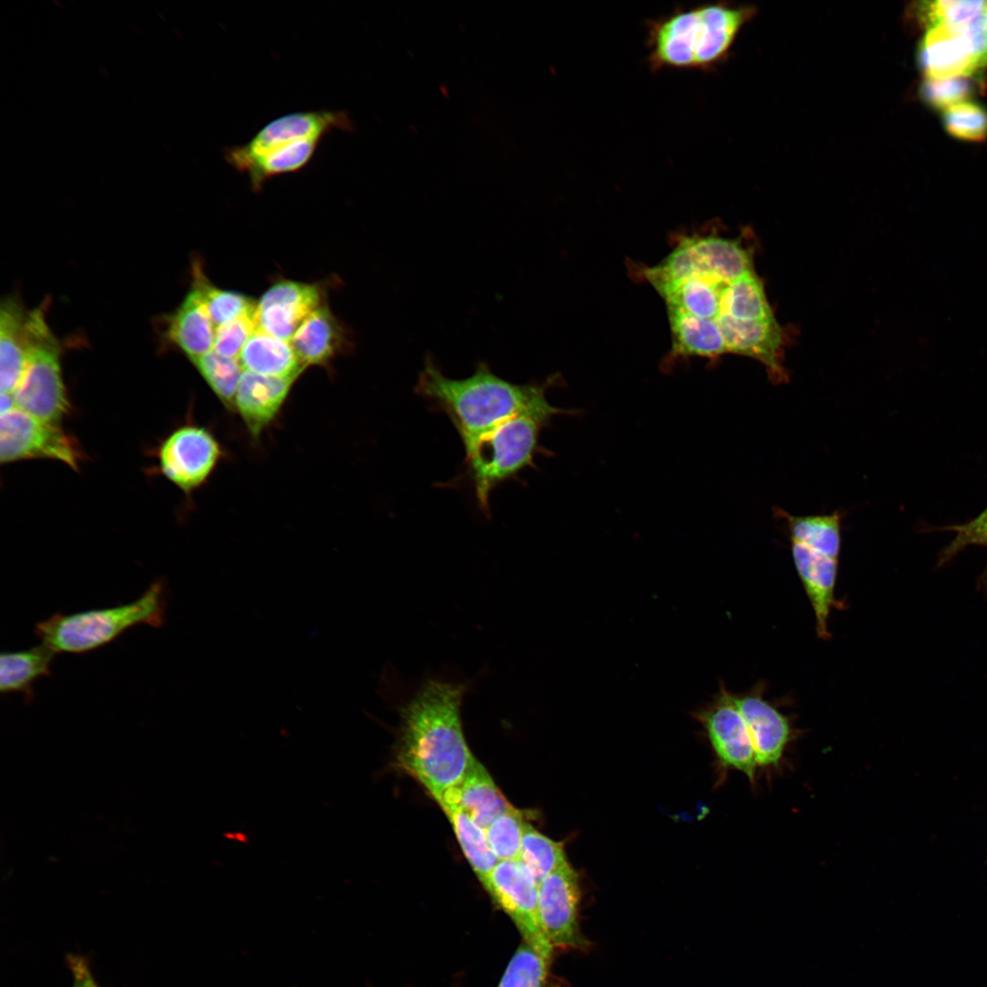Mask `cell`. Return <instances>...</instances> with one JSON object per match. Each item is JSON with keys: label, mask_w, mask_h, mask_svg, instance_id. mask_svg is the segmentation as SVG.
<instances>
[{"label": "cell", "mask_w": 987, "mask_h": 987, "mask_svg": "<svg viewBox=\"0 0 987 987\" xmlns=\"http://www.w3.org/2000/svg\"><path fill=\"white\" fill-rule=\"evenodd\" d=\"M467 685L425 681L400 708L394 766L438 800L459 786L472 759L461 709Z\"/></svg>", "instance_id": "1"}, {"label": "cell", "mask_w": 987, "mask_h": 987, "mask_svg": "<svg viewBox=\"0 0 987 987\" xmlns=\"http://www.w3.org/2000/svg\"><path fill=\"white\" fill-rule=\"evenodd\" d=\"M547 387L512 383L484 362H479L469 377L451 378L427 357L415 389L447 415L465 444L515 416L550 405Z\"/></svg>", "instance_id": "2"}, {"label": "cell", "mask_w": 987, "mask_h": 987, "mask_svg": "<svg viewBox=\"0 0 987 987\" xmlns=\"http://www.w3.org/2000/svg\"><path fill=\"white\" fill-rule=\"evenodd\" d=\"M752 5L715 2L678 6L645 21L646 63L663 69L710 71L722 64L742 27L753 17Z\"/></svg>", "instance_id": "3"}, {"label": "cell", "mask_w": 987, "mask_h": 987, "mask_svg": "<svg viewBox=\"0 0 987 987\" xmlns=\"http://www.w3.org/2000/svg\"><path fill=\"white\" fill-rule=\"evenodd\" d=\"M568 410L551 404L515 416L463 444L468 474L481 510L488 515L494 489L533 466L542 429Z\"/></svg>", "instance_id": "4"}, {"label": "cell", "mask_w": 987, "mask_h": 987, "mask_svg": "<svg viewBox=\"0 0 987 987\" xmlns=\"http://www.w3.org/2000/svg\"><path fill=\"white\" fill-rule=\"evenodd\" d=\"M165 607L164 586L157 580L126 604L71 614L55 613L37 622L35 633L56 653H88L110 643L134 626H162Z\"/></svg>", "instance_id": "5"}, {"label": "cell", "mask_w": 987, "mask_h": 987, "mask_svg": "<svg viewBox=\"0 0 987 987\" xmlns=\"http://www.w3.org/2000/svg\"><path fill=\"white\" fill-rule=\"evenodd\" d=\"M29 356L23 377L11 395L16 407L58 424L69 410L62 377L59 344L43 312H28Z\"/></svg>", "instance_id": "6"}, {"label": "cell", "mask_w": 987, "mask_h": 987, "mask_svg": "<svg viewBox=\"0 0 987 987\" xmlns=\"http://www.w3.org/2000/svg\"><path fill=\"white\" fill-rule=\"evenodd\" d=\"M45 459L77 470L82 452L77 441L59 424L35 417L17 407L1 414L0 461Z\"/></svg>", "instance_id": "7"}, {"label": "cell", "mask_w": 987, "mask_h": 987, "mask_svg": "<svg viewBox=\"0 0 987 987\" xmlns=\"http://www.w3.org/2000/svg\"><path fill=\"white\" fill-rule=\"evenodd\" d=\"M483 887L512 918L525 942L550 960L553 947L542 928L538 882L530 869L519 859L499 861Z\"/></svg>", "instance_id": "8"}, {"label": "cell", "mask_w": 987, "mask_h": 987, "mask_svg": "<svg viewBox=\"0 0 987 987\" xmlns=\"http://www.w3.org/2000/svg\"><path fill=\"white\" fill-rule=\"evenodd\" d=\"M222 455L213 433L190 423L171 431L156 452L161 474L187 494L207 481Z\"/></svg>", "instance_id": "9"}, {"label": "cell", "mask_w": 987, "mask_h": 987, "mask_svg": "<svg viewBox=\"0 0 987 987\" xmlns=\"http://www.w3.org/2000/svg\"><path fill=\"white\" fill-rule=\"evenodd\" d=\"M695 716L704 727L721 767L740 771L755 783L759 769L755 750L734 694L722 685L714 700Z\"/></svg>", "instance_id": "10"}, {"label": "cell", "mask_w": 987, "mask_h": 987, "mask_svg": "<svg viewBox=\"0 0 987 987\" xmlns=\"http://www.w3.org/2000/svg\"><path fill=\"white\" fill-rule=\"evenodd\" d=\"M352 122L344 111H302L281 115L260 129L246 143L224 149L228 164L237 169L243 163L269 151L310 137L324 138L333 130L350 131Z\"/></svg>", "instance_id": "11"}, {"label": "cell", "mask_w": 987, "mask_h": 987, "mask_svg": "<svg viewBox=\"0 0 987 987\" xmlns=\"http://www.w3.org/2000/svg\"><path fill=\"white\" fill-rule=\"evenodd\" d=\"M579 876L568 862L538 883L539 916L552 947L585 949L588 941L578 925Z\"/></svg>", "instance_id": "12"}, {"label": "cell", "mask_w": 987, "mask_h": 987, "mask_svg": "<svg viewBox=\"0 0 987 987\" xmlns=\"http://www.w3.org/2000/svg\"><path fill=\"white\" fill-rule=\"evenodd\" d=\"M324 297L321 284L280 279L257 302L258 330L291 341L303 321L326 302Z\"/></svg>", "instance_id": "13"}, {"label": "cell", "mask_w": 987, "mask_h": 987, "mask_svg": "<svg viewBox=\"0 0 987 987\" xmlns=\"http://www.w3.org/2000/svg\"><path fill=\"white\" fill-rule=\"evenodd\" d=\"M670 260L681 278L708 274L730 282L753 272L751 256L738 241L719 237L686 238L672 251Z\"/></svg>", "instance_id": "14"}, {"label": "cell", "mask_w": 987, "mask_h": 987, "mask_svg": "<svg viewBox=\"0 0 987 987\" xmlns=\"http://www.w3.org/2000/svg\"><path fill=\"white\" fill-rule=\"evenodd\" d=\"M734 699L748 729L758 768L777 767L793 735L789 717L765 698L761 684L734 694Z\"/></svg>", "instance_id": "15"}, {"label": "cell", "mask_w": 987, "mask_h": 987, "mask_svg": "<svg viewBox=\"0 0 987 987\" xmlns=\"http://www.w3.org/2000/svg\"><path fill=\"white\" fill-rule=\"evenodd\" d=\"M918 58L927 80L970 77L981 68L960 27L940 25L928 29Z\"/></svg>", "instance_id": "16"}, {"label": "cell", "mask_w": 987, "mask_h": 987, "mask_svg": "<svg viewBox=\"0 0 987 987\" xmlns=\"http://www.w3.org/2000/svg\"><path fill=\"white\" fill-rule=\"evenodd\" d=\"M716 322L725 339L727 352L753 357L767 367L775 380H783L785 373L780 362L782 330L775 318L741 321L719 316Z\"/></svg>", "instance_id": "17"}, {"label": "cell", "mask_w": 987, "mask_h": 987, "mask_svg": "<svg viewBox=\"0 0 987 987\" xmlns=\"http://www.w3.org/2000/svg\"><path fill=\"white\" fill-rule=\"evenodd\" d=\"M297 379L243 371L235 396V409L253 437H258L275 419Z\"/></svg>", "instance_id": "18"}, {"label": "cell", "mask_w": 987, "mask_h": 987, "mask_svg": "<svg viewBox=\"0 0 987 987\" xmlns=\"http://www.w3.org/2000/svg\"><path fill=\"white\" fill-rule=\"evenodd\" d=\"M291 344L304 367L328 366L331 361L350 346L343 324L324 303L301 324Z\"/></svg>", "instance_id": "19"}, {"label": "cell", "mask_w": 987, "mask_h": 987, "mask_svg": "<svg viewBox=\"0 0 987 987\" xmlns=\"http://www.w3.org/2000/svg\"><path fill=\"white\" fill-rule=\"evenodd\" d=\"M28 313L8 297L0 307V387L12 395L19 385L29 356Z\"/></svg>", "instance_id": "20"}, {"label": "cell", "mask_w": 987, "mask_h": 987, "mask_svg": "<svg viewBox=\"0 0 987 987\" xmlns=\"http://www.w3.org/2000/svg\"><path fill=\"white\" fill-rule=\"evenodd\" d=\"M216 329L201 296L191 287L180 305L167 317L165 335L194 362L213 350Z\"/></svg>", "instance_id": "21"}, {"label": "cell", "mask_w": 987, "mask_h": 987, "mask_svg": "<svg viewBox=\"0 0 987 987\" xmlns=\"http://www.w3.org/2000/svg\"><path fill=\"white\" fill-rule=\"evenodd\" d=\"M435 801L447 816L465 858L484 886L499 862L489 846L485 830L460 805L457 786L446 791Z\"/></svg>", "instance_id": "22"}, {"label": "cell", "mask_w": 987, "mask_h": 987, "mask_svg": "<svg viewBox=\"0 0 987 987\" xmlns=\"http://www.w3.org/2000/svg\"><path fill=\"white\" fill-rule=\"evenodd\" d=\"M238 360L244 371L268 377H299L306 368L299 360L291 341L260 330L249 337Z\"/></svg>", "instance_id": "23"}, {"label": "cell", "mask_w": 987, "mask_h": 987, "mask_svg": "<svg viewBox=\"0 0 987 987\" xmlns=\"http://www.w3.org/2000/svg\"><path fill=\"white\" fill-rule=\"evenodd\" d=\"M457 791L462 808L484 830L513 806L475 758L457 786Z\"/></svg>", "instance_id": "24"}, {"label": "cell", "mask_w": 987, "mask_h": 987, "mask_svg": "<svg viewBox=\"0 0 987 987\" xmlns=\"http://www.w3.org/2000/svg\"><path fill=\"white\" fill-rule=\"evenodd\" d=\"M56 653L46 645L18 652L2 653L0 656V690L3 694L22 693L27 700L33 696V684L50 675Z\"/></svg>", "instance_id": "25"}, {"label": "cell", "mask_w": 987, "mask_h": 987, "mask_svg": "<svg viewBox=\"0 0 987 987\" xmlns=\"http://www.w3.org/2000/svg\"><path fill=\"white\" fill-rule=\"evenodd\" d=\"M674 351L685 356H716L727 352L716 321L683 314H668Z\"/></svg>", "instance_id": "26"}, {"label": "cell", "mask_w": 987, "mask_h": 987, "mask_svg": "<svg viewBox=\"0 0 987 987\" xmlns=\"http://www.w3.org/2000/svg\"><path fill=\"white\" fill-rule=\"evenodd\" d=\"M786 521L791 541H797L839 558L842 545V514L792 515L780 510Z\"/></svg>", "instance_id": "27"}, {"label": "cell", "mask_w": 987, "mask_h": 987, "mask_svg": "<svg viewBox=\"0 0 987 987\" xmlns=\"http://www.w3.org/2000/svg\"><path fill=\"white\" fill-rule=\"evenodd\" d=\"M719 316H728L741 321H765L775 318L766 298L763 285L754 272L725 285L721 293Z\"/></svg>", "instance_id": "28"}, {"label": "cell", "mask_w": 987, "mask_h": 987, "mask_svg": "<svg viewBox=\"0 0 987 987\" xmlns=\"http://www.w3.org/2000/svg\"><path fill=\"white\" fill-rule=\"evenodd\" d=\"M192 271L191 287L201 296L216 328L257 306V302L245 294L222 290L212 284L198 262L193 264Z\"/></svg>", "instance_id": "29"}, {"label": "cell", "mask_w": 987, "mask_h": 987, "mask_svg": "<svg viewBox=\"0 0 987 987\" xmlns=\"http://www.w3.org/2000/svg\"><path fill=\"white\" fill-rule=\"evenodd\" d=\"M519 860L530 869L538 883L568 862L564 844L547 837L527 822L524 828Z\"/></svg>", "instance_id": "30"}, {"label": "cell", "mask_w": 987, "mask_h": 987, "mask_svg": "<svg viewBox=\"0 0 987 987\" xmlns=\"http://www.w3.org/2000/svg\"><path fill=\"white\" fill-rule=\"evenodd\" d=\"M192 363L221 403L228 409H235V396L243 373L239 360L211 350Z\"/></svg>", "instance_id": "31"}, {"label": "cell", "mask_w": 987, "mask_h": 987, "mask_svg": "<svg viewBox=\"0 0 987 987\" xmlns=\"http://www.w3.org/2000/svg\"><path fill=\"white\" fill-rule=\"evenodd\" d=\"M987 1L936 0L918 3L913 9L928 29L940 26L961 27L982 17Z\"/></svg>", "instance_id": "32"}, {"label": "cell", "mask_w": 987, "mask_h": 987, "mask_svg": "<svg viewBox=\"0 0 987 987\" xmlns=\"http://www.w3.org/2000/svg\"><path fill=\"white\" fill-rule=\"evenodd\" d=\"M549 961L524 942L510 960L498 987H546Z\"/></svg>", "instance_id": "33"}, {"label": "cell", "mask_w": 987, "mask_h": 987, "mask_svg": "<svg viewBox=\"0 0 987 987\" xmlns=\"http://www.w3.org/2000/svg\"><path fill=\"white\" fill-rule=\"evenodd\" d=\"M525 822L522 812L512 806L485 829L489 846L498 861L519 859Z\"/></svg>", "instance_id": "34"}, {"label": "cell", "mask_w": 987, "mask_h": 987, "mask_svg": "<svg viewBox=\"0 0 987 987\" xmlns=\"http://www.w3.org/2000/svg\"><path fill=\"white\" fill-rule=\"evenodd\" d=\"M943 124L955 138L981 142L987 137V111L979 104L963 101L944 110Z\"/></svg>", "instance_id": "35"}, {"label": "cell", "mask_w": 987, "mask_h": 987, "mask_svg": "<svg viewBox=\"0 0 987 987\" xmlns=\"http://www.w3.org/2000/svg\"><path fill=\"white\" fill-rule=\"evenodd\" d=\"M258 330L257 306L217 327L213 350L238 359L249 337Z\"/></svg>", "instance_id": "36"}, {"label": "cell", "mask_w": 987, "mask_h": 987, "mask_svg": "<svg viewBox=\"0 0 987 987\" xmlns=\"http://www.w3.org/2000/svg\"><path fill=\"white\" fill-rule=\"evenodd\" d=\"M974 84L969 77L943 80H925L920 86L921 99L938 110L965 101L973 92Z\"/></svg>", "instance_id": "37"}, {"label": "cell", "mask_w": 987, "mask_h": 987, "mask_svg": "<svg viewBox=\"0 0 987 987\" xmlns=\"http://www.w3.org/2000/svg\"><path fill=\"white\" fill-rule=\"evenodd\" d=\"M942 530L953 532L954 536L940 551L938 567L944 566L970 546L987 547V506L973 519L964 524L946 526Z\"/></svg>", "instance_id": "38"}, {"label": "cell", "mask_w": 987, "mask_h": 987, "mask_svg": "<svg viewBox=\"0 0 987 987\" xmlns=\"http://www.w3.org/2000/svg\"><path fill=\"white\" fill-rule=\"evenodd\" d=\"M67 962L72 975L73 987H100L86 958L81 955L69 954Z\"/></svg>", "instance_id": "39"}, {"label": "cell", "mask_w": 987, "mask_h": 987, "mask_svg": "<svg viewBox=\"0 0 987 987\" xmlns=\"http://www.w3.org/2000/svg\"><path fill=\"white\" fill-rule=\"evenodd\" d=\"M982 19H983V25H984L985 30L987 31V2H986V5H985V7H984Z\"/></svg>", "instance_id": "40"}]
</instances>
